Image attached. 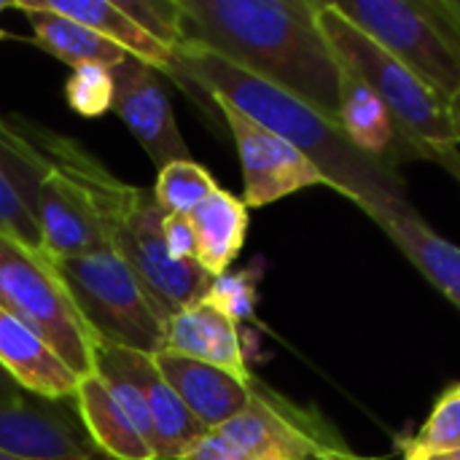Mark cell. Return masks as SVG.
I'll use <instances>...</instances> for the list:
<instances>
[{"label": "cell", "mask_w": 460, "mask_h": 460, "mask_svg": "<svg viewBox=\"0 0 460 460\" xmlns=\"http://www.w3.org/2000/svg\"><path fill=\"white\" fill-rule=\"evenodd\" d=\"M197 43L340 124V65L310 0H175Z\"/></svg>", "instance_id": "1"}, {"label": "cell", "mask_w": 460, "mask_h": 460, "mask_svg": "<svg viewBox=\"0 0 460 460\" xmlns=\"http://www.w3.org/2000/svg\"><path fill=\"white\" fill-rule=\"evenodd\" d=\"M170 75L194 84L208 97L234 105L264 129L288 140L323 172L329 189L350 199L356 208L367 210L377 202L407 197L399 170L364 156L345 137L340 124L218 54L197 43H181L172 54Z\"/></svg>", "instance_id": "2"}, {"label": "cell", "mask_w": 460, "mask_h": 460, "mask_svg": "<svg viewBox=\"0 0 460 460\" xmlns=\"http://www.w3.org/2000/svg\"><path fill=\"white\" fill-rule=\"evenodd\" d=\"M59 148L67 170L86 189L111 251H116L132 270L156 315L167 321L208 299L216 278L205 272L197 259L175 261L167 253L162 237L167 213L156 202V194L105 172L108 167L97 156L86 154V148L73 137L62 135Z\"/></svg>", "instance_id": "3"}, {"label": "cell", "mask_w": 460, "mask_h": 460, "mask_svg": "<svg viewBox=\"0 0 460 460\" xmlns=\"http://www.w3.org/2000/svg\"><path fill=\"white\" fill-rule=\"evenodd\" d=\"M318 27L337 62L361 75L380 97L418 159L442 162L447 154L458 151L460 135L445 97H439L367 32L350 24L332 3H318Z\"/></svg>", "instance_id": "4"}, {"label": "cell", "mask_w": 460, "mask_h": 460, "mask_svg": "<svg viewBox=\"0 0 460 460\" xmlns=\"http://www.w3.org/2000/svg\"><path fill=\"white\" fill-rule=\"evenodd\" d=\"M0 310L32 329L78 377L94 372L100 340L46 253L0 237Z\"/></svg>", "instance_id": "5"}, {"label": "cell", "mask_w": 460, "mask_h": 460, "mask_svg": "<svg viewBox=\"0 0 460 460\" xmlns=\"http://www.w3.org/2000/svg\"><path fill=\"white\" fill-rule=\"evenodd\" d=\"M54 267L81 318L100 342L146 356L164 350V321L156 315L137 278L116 251L57 259Z\"/></svg>", "instance_id": "6"}, {"label": "cell", "mask_w": 460, "mask_h": 460, "mask_svg": "<svg viewBox=\"0 0 460 460\" xmlns=\"http://www.w3.org/2000/svg\"><path fill=\"white\" fill-rule=\"evenodd\" d=\"M350 24L407 65L450 102L460 86V51L445 38L420 0H334Z\"/></svg>", "instance_id": "7"}, {"label": "cell", "mask_w": 460, "mask_h": 460, "mask_svg": "<svg viewBox=\"0 0 460 460\" xmlns=\"http://www.w3.org/2000/svg\"><path fill=\"white\" fill-rule=\"evenodd\" d=\"M216 431L240 460H334L348 450L315 412L299 410L256 380L248 407Z\"/></svg>", "instance_id": "8"}, {"label": "cell", "mask_w": 460, "mask_h": 460, "mask_svg": "<svg viewBox=\"0 0 460 460\" xmlns=\"http://www.w3.org/2000/svg\"><path fill=\"white\" fill-rule=\"evenodd\" d=\"M213 105L224 113L232 137L237 143L243 164V202L245 208H264L283 197H291L310 186H329L323 172L288 140L264 129L234 105L210 97Z\"/></svg>", "instance_id": "9"}, {"label": "cell", "mask_w": 460, "mask_h": 460, "mask_svg": "<svg viewBox=\"0 0 460 460\" xmlns=\"http://www.w3.org/2000/svg\"><path fill=\"white\" fill-rule=\"evenodd\" d=\"M113 113L137 137L151 162L162 170L172 162L191 159L186 140L181 137L172 102L156 78V70L146 62L127 57L113 70Z\"/></svg>", "instance_id": "10"}, {"label": "cell", "mask_w": 460, "mask_h": 460, "mask_svg": "<svg viewBox=\"0 0 460 460\" xmlns=\"http://www.w3.org/2000/svg\"><path fill=\"white\" fill-rule=\"evenodd\" d=\"M46 399L0 410V450L22 460H92V445L78 412L46 407Z\"/></svg>", "instance_id": "11"}, {"label": "cell", "mask_w": 460, "mask_h": 460, "mask_svg": "<svg viewBox=\"0 0 460 460\" xmlns=\"http://www.w3.org/2000/svg\"><path fill=\"white\" fill-rule=\"evenodd\" d=\"M100 350L124 369L132 383L143 391L151 426H154V458L156 460H186L191 447L210 431L205 429L191 410L181 402V396L170 388V383L159 375L154 356L116 348L108 342H100Z\"/></svg>", "instance_id": "12"}, {"label": "cell", "mask_w": 460, "mask_h": 460, "mask_svg": "<svg viewBox=\"0 0 460 460\" xmlns=\"http://www.w3.org/2000/svg\"><path fill=\"white\" fill-rule=\"evenodd\" d=\"M394 245L460 310V248L437 234L407 197H394L364 210Z\"/></svg>", "instance_id": "13"}, {"label": "cell", "mask_w": 460, "mask_h": 460, "mask_svg": "<svg viewBox=\"0 0 460 460\" xmlns=\"http://www.w3.org/2000/svg\"><path fill=\"white\" fill-rule=\"evenodd\" d=\"M154 364L191 415L210 431L237 418L251 402L253 380H240L213 364L172 353L167 348L154 356Z\"/></svg>", "instance_id": "14"}, {"label": "cell", "mask_w": 460, "mask_h": 460, "mask_svg": "<svg viewBox=\"0 0 460 460\" xmlns=\"http://www.w3.org/2000/svg\"><path fill=\"white\" fill-rule=\"evenodd\" d=\"M340 65V127L345 137L369 159L396 167L404 159H418L412 146L402 137L394 116L361 75Z\"/></svg>", "instance_id": "15"}, {"label": "cell", "mask_w": 460, "mask_h": 460, "mask_svg": "<svg viewBox=\"0 0 460 460\" xmlns=\"http://www.w3.org/2000/svg\"><path fill=\"white\" fill-rule=\"evenodd\" d=\"M0 367L22 385L24 394L46 402L75 396L81 377L24 323L0 310Z\"/></svg>", "instance_id": "16"}, {"label": "cell", "mask_w": 460, "mask_h": 460, "mask_svg": "<svg viewBox=\"0 0 460 460\" xmlns=\"http://www.w3.org/2000/svg\"><path fill=\"white\" fill-rule=\"evenodd\" d=\"M164 348L226 369L240 380H253L245 364L237 323L208 299L164 321Z\"/></svg>", "instance_id": "17"}, {"label": "cell", "mask_w": 460, "mask_h": 460, "mask_svg": "<svg viewBox=\"0 0 460 460\" xmlns=\"http://www.w3.org/2000/svg\"><path fill=\"white\" fill-rule=\"evenodd\" d=\"M11 8L22 11L30 19L32 43L38 49L49 51L51 57L62 59L73 70L86 67V65H100V67L113 70L116 65H121L129 57L124 49H119L116 43H111L100 32L78 24L70 16L51 11L43 0H35V3L16 0V3H11Z\"/></svg>", "instance_id": "18"}, {"label": "cell", "mask_w": 460, "mask_h": 460, "mask_svg": "<svg viewBox=\"0 0 460 460\" xmlns=\"http://www.w3.org/2000/svg\"><path fill=\"white\" fill-rule=\"evenodd\" d=\"M73 404L92 445L102 456L113 460H156L151 445L140 437V431L121 412L105 380L97 372L81 377Z\"/></svg>", "instance_id": "19"}, {"label": "cell", "mask_w": 460, "mask_h": 460, "mask_svg": "<svg viewBox=\"0 0 460 460\" xmlns=\"http://www.w3.org/2000/svg\"><path fill=\"white\" fill-rule=\"evenodd\" d=\"M197 237V261L213 278L229 272L248 234V208L234 194L216 189L189 213Z\"/></svg>", "instance_id": "20"}, {"label": "cell", "mask_w": 460, "mask_h": 460, "mask_svg": "<svg viewBox=\"0 0 460 460\" xmlns=\"http://www.w3.org/2000/svg\"><path fill=\"white\" fill-rule=\"evenodd\" d=\"M51 11L75 19L78 24L100 32L119 49H124L129 57L146 62L154 70L170 73L172 67V49L148 35L137 22H132L116 0H43Z\"/></svg>", "instance_id": "21"}, {"label": "cell", "mask_w": 460, "mask_h": 460, "mask_svg": "<svg viewBox=\"0 0 460 460\" xmlns=\"http://www.w3.org/2000/svg\"><path fill=\"white\" fill-rule=\"evenodd\" d=\"M404 460H434L460 450V385L442 394L418 434L396 442Z\"/></svg>", "instance_id": "22"}, {"label": "cell", "mask_w": 460, "mask_h": 460, "mask_svg": "<svg viewBox=\"0 0 460 460\" xmlns=\"http://www.w3.org/2000/svg\"><path fill=\"white\" fill-rule=\"evenodd\" d=\"M216 189L221 186L213 181V175L202 164H197L194 159H183L159 170L154 194L167 216H189Z\"/></svg>", "instance_id": "23"}, {"label": "cell", "mask_w": 460, "mask_h": 460, "mask_svg": "<svg viewBox=\"0 0 460 460\" xmlns=\"http://www.w3.org/2000/svg\"><path fill=\"white\" fill-rule=\"evenodd\" d=\"M65 100L78 116H102L113 111V73L100 65L75 67L65 84Z\"/></svg>", "instance_id": "24"}, {"label": "cell", "mask_w": 460, "mask_h": 460, "mask_svg": "<svg viewBox=\"0 0 460 460\" xmlns=\"http://www.w3.org/2000/svg\"><path fill=\"white\" fill-rule=\"evenodd\" d=\"M116 5L172 51L183 43L181 11L175 0H116Z\"/></svg>", "instance_id": "25"}, {"label": "cell", "mask_w": 460, "mask_h": 460, "mask_svg": "<svg viewBox=\"0 0 460 460\" xmlns=\"http://www.w3.org/2000/svg\"><path fill=\"white\" fill-rule=\"evenodd\" d=\"M0 237L13 240V243L30 248L35 253H46L43 234H40L35 218L30 216V210L16 197V191L11 189L3 170H0Z\"/></svg>", "instance_id": "26"}, {"label": "cell", "mask_w": 460, "mask_h": 460, "mask_svg": "<svg viewBox=\"0 0 460 460\" xmlns=\"http://www.w3.org/2000/svg\"><path fill=\"white\" fill-rule=\"evenodd\" d=\"M208 302H213L224 315H229L234 323L248 321L253 315L256 305V280L253 272H224L213 280V288L208 294Z\"/></svg>", "instance_id": "27"}, {"label": "cell", "mask_w": 460, "mask_h": 460, "mask_svg": "<svg viewBox=\"0 0 460 460\" xmlns=\"http://www.w3.org/2000/svg\"><path fill=\"white\" fill-rule=\"evenodd\" d=\"M164 248L175 261H194L197 259V237L189 216H164L162 224Z\"/></svg>", "instance_id": "28"}, {"label": "cell", "mask_w": 460, "mask_h": 460, "mask_svg": "<svg viewBox=\"0 0 460 460\" xmlns=\"http://www.w3.org/2000/svg\"><path fill=\"white\" fill-rule=\"evenodd\" d=\"M445 38L460 51V0H420Z\"/></svg>", "instance_id": "29"}, {"label": "cell", "mask_w": 460, "mask_h": 460, "mask_svg": "<svg viewBox=\"0 0 460 460\" xmlns=\"http://www.w3.org/2000/svg\"><path fill=\"white\" fill-rule=\"evenodd\" d=\"M186 460H240L237 450L218 434V431H208L186 456Z\"/></svg>", "instance_id": "30"}, {"label": "cell", "mask_w": 460, "mask_h": 460, "mask_svg": "<svg viewBox=\"0 0 460 460\" xmlns=\"http://www.w3.org/2000/svg\"><path fill=\"white\" fill-rule=\"evenodd\" d=\"M27 399V394L22 391V385L0 367V410L5 407H16Z\"/></svg>", "instance_id": "31"}, {"label": "cell", "mask_w": 460, "mask_h": 460, "mask_svg": "<svg viewBox=\"0 0 460 460\" xmlns=\"http://www.w3.org/2000/svg\"><path fill=\"white\" fill-rule=\"evenodd\" d=\"M439 164H442V167H445V170H447V172H450V175H453V178L460 183V148L458 151H453V154H447Z\"/></svg>", "instance_id": "32"}, {"label": "cell", "mask_w": 460, "mask_h": 460, "mask_svg": "<svg viewBox=\"0 0 460 460\" xmlns=\"http://www.w3.org/2000/svg\"><path fill=\"white\" fill-rule=\"evenodd\" d=\"M450 116H453V121H456V129H458V135H460V86H458V92L450 97Z\"/></svg>", "instance_id": "33"}, {"label": "cell", "mask_w": 460, "mask_h": 460, "mask_svg": "<svg viewBox=\"0 0 460 460\" xmlns=\"http://www.w3.org/2000/svg\"><path fill=\"white\" fill-rule=\"evenodd\" d=\"M5 8H11V3H5V0H0V13H3ZM0 40H22V43H27L24 38H16V35H11V32H5L3 27H0Z\"/></svg>", "instance_id": "34"}, {"label": "cell", "mask_w": 460, "mask_h": 460, "mask_svg": "<svg viewBox=\"0 0 460 460\" xmlns=\"http://www.w3.org/2000/svg\"><path fill=\"white\" fill-rule=\"evenodd\" d=\"M334 460H364V458H356V456H353L350 450H345V453H340V456H337Z\"/></svg>", "instance_id": "35"}, {"label": "cell", "mask_w": 460, "mask_h": 460, "mask_svg": "<svg viewBox=\"0 0 460 460\" xmlns=\"http://www.w3.org/2000/svg\"><path fill=\"white\" fill-rule=\"evenodd\" d=\"M434 460H460V450L458 453H450V456H442V458H434Z\"/></svg>", "instance_id": "36"}, {"label": "cell", "mask_w": 460, "mask_h": 460, "mask_svg": "<svg viewBox=\"0 0 460 460\" xmlns=\"http://www.w3.org/2000/svg\"><path fill=\"white\" fill-rule=\"evenodd\" d=\"M92 460H113V458H108V456H102V453H100V450H97V453H94V456H92Z\"/></svg>", "instance_id": "37"}, {"label": "cell", "mask_w": 460, "mask_h": 460, "mask_svg": "<svg viewBox=\"0 0 460 460\" xmlns=\"http://www.w3.org/2000/svg\"><path fill=\"white\" fill-rule=\"evenodd\" d=\"M0 460H22V458H13V456H8V453H3V450H0Z\"/></svg>", "instance_id": "38"}]
</instances>
